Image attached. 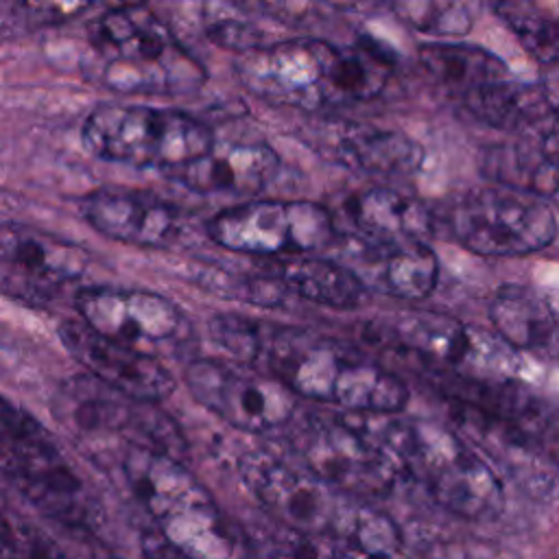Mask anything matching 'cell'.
I'll return each instance as SVG.
<instances>
[{"mask_svg": "<svg viewBox=\"0 0 559 559\" xmlns=\"http://www.w3.org/2000/svg\"><path fill=\"white\" fill-rule=\"evenodd\" d=\"M210 336L236 362L269 373L295 397L371 417L397 415L408 402V386L400 376L336 338L240 314L214 317Z\"/></svg>", "mask_w": 559, "mask_h": 559, "instance_id": "1", "label": "cell"}, {"mask_svg": "<svg viewBox=\"0 0 559 559\" xmlns=\"http://www.w3.org/2000/svg\"><path fill=\"white\" fill-rule=\"evenodd\" d=\"M236 72L251 94L314 111L378 96L393 74V61L371 39L338 46L290 37L240 52Z\"/></svg>", "mask_w": 559, "mask_h": 559, "instance_id": "2", "label": "cell"}, {"mask_svg": "<svg viewBox=\"0 0 559 559\" xmlns=\"http://www.w3.org/2000/svg\"><path fill=\"white\" fill-rule=\"evenodd\" d=\"M397 474L415 480L441 509L467 518H491L502 509L498 474L456 432L424 419L367 421Z\"/></svg>", "mask_w": 559, "mask_h": 559, "instance_id": "3", "label": "cell"}, {"mask_svg": "<svg viewBox=\"0 0 559 559\" xmlns=\"http://www.w3.org/2000/svg\"><path fill=\"white\" fill-rule=\"evenodd\" d=\"M116 465L127 489L170 546L188 559H231L234 537L227 520L179 459L122 445Z\"/></svg>", "mask_w": 559, "mask_h": 559, "instance_id": "4", "label": "cell"}, {"mask_svg": "<svg viewBox=\"0 0 559 559\" xmlns=\"http://www.w3.org/2000/svg\"><path fill=\"white\" fill-rule=\"evenodd\" d=\"M100 79L118 92L188 94L205 68L179 44L168 24L144 4H122L90 24Z\"/></svg>", "mask_w": 559, "mask_h": 559, "instance_id": "5", "label": "cell"}, {"mask_svg": "<svg viewBox=\"0 0 559 559\" xmlns=\"http://www.w3.org/2000/svg\"><path fill=\"white\" fill-rule=\"evenodd\" d=\"M0 474L44 515L92 533L103 507L52 435L24 408L0 395Z\"/></svg>", "mask_w": 559, "mask_h": 559, "instance_id": "6", "label": "cell"}, {"mask_svg": "<svg viewBox=\"0 0 559 559\" xmlns=\"http://www.w3.org/2000/svg\"><path fill=\"white\" fill-rule=\"evenodd\" d=\"M81 140L98 159L168 173L199 159L214 144L210 127L186 111L122 103L94 107Z\"/></svg>", "mask_w": 559, "mask_h": 559, "instance_id": "7", "label": "cell"}, {"mask_svg": "<svg viewBox=\"0 0 559 559\" xmlns=\"http://www.w3.org/2000/svg\"><path fill=\"white\" fill-rule=\"evenodd\" d=\"M448 225L461 247L489 258L542 251L557 234L555 212L542 197L504 186L474 188L459 197Z\"/></svg>", "mask_w": 559, "mask_h": 559, "instance_id": "8", "label": "cell"}, {"mask_svg": "<svg viewBox=\"0 0 559 559\" xmlns=\"http://www.w3.org/2000/svg\"><path fill=\"white\" fill-rule=\"evenodd\" d=\"M295 443L301 465L345 498H382L400 478L393 459L365 419L317 415L306 421Z\"/></svg>", "mask_w": 559, "mask_h": 559, "instance_id": "9", "label": "cell"}, {"mask_svg": "<svg viewBox=\"0 0 559 559\" xmlns=\"http://www.w3.org/2000/svg\"><path fill=\"white\" fill-rule=\"evenodd\" d=\"M391 336L424 367L452 380L515 382L520 360L496 336L437 312H408L400 317Z\"/></svg>", "mask_w": 559, "mask_h": 559, "instance_id": "10", "label": "cell"}, {"mask_svg": "<svg viewBox=\"0 0 559 559\" xmlns=\"http://www.w3.org/2000/svg\"><path fill=\"white\" fill-rule=\"evenodd\" d=\"M207 234L218 247L234 253L293 258L325 247L336 231L332 214L323 205L260 199L214 214Z\"/></svg>", "mask_w": 559, "mask_h": 559, "instance_id": "11", "label": "cell"}, {"mask_svg": "<svg viewBox=\"0 0 559 559\" xmlns=\"http://www.w3.org/2000/svg\"><path fill=\"white\" fill-rule=\"evenodd\" d=\"M183 376L203 408L245 432L277 430L297 406V397L280 380L242 362L197 358Z\"/></svg>", "mask_w": 559, "mask_h": 559, "instance_id": "12", "label": "cell"}, {"mask_svg": "<svg viewBox=\"0 0 559 559\" xmlns=\"http://www.w3.org/2000/svg\"><path fill=\"white\" fill-rule=\"evenodd\" d=\"M238 472L247 489L280 526L323 535L332 533L347 500L332 491L304 465H295L266 450L245 452Z\"/></svg>", "mask_w": 559, "mask_h": 559, "instance_id": "13", "label": "cell"}, {"mask_svg": "<svg viewBox=\"0 0 559 559\" xmlns=\"http://www.w3.org/2000/svg\"><path fill=\"white\" fill-rule=\"evenodd\" d=\"M61 417L74 430L92 437H116L122 445L144 448L181 461L186 452L183 435L177 424L155 404L135 402L105 384L74 380L61 400Z\"/></svg>", "mask_w": 559, "mask_h": 559, "instance_id": "14", "label": "cell"}, {"mask_svg": "<svg viewBox=\"0 0 559 559\" xmlns=\"http://www.w3.org/2000/svg\"><path fill=\"white\" fill-rule=\"evenodd\" d=\"M81 321L100 336L146 352L181 330V312L166 297L148 290L92 286L76 293Z\"/></svg>", "mask_w": 559, "mask_h": 559, "instance_id": "15", "label": "cell"}, {"mask_svg": "<svg viewBox=\"0 0 559 559\" xmlns=\"http://www.w3.org/2000/svg\"><path fill=\"white\" fill-rule=\"evenodd\" d=\"M59 338L68 354L81 362L96 382L124 397L157 404L175 389L170 371L155 356L109 341L83 321H63L59 325Z\"/></svg>", "mask_w": 559, "mask_h": 559, "instance_id": "16", "label": "cell"}, {"mask_svg": "<svg viewBox=\"0 0 559 559\" xmlns=\"http://www.w3.org/2000/svg\"><path fill=\"white\" fill-rule=\"evenodd\" d=\"M81 214L98 234L135 247H170L186 229L183 212L146 190H94L81 199Z\"/></svg>", "mask_w": 559, "mask_h": 559, "instance_id": "17", "label": "cell"}, {"mask_svg": "<svg viewBox=\"0 0 559 559\" xmlns=\"http://www.w3.org/2000/svg\"><path fill=\"white\" fill-rule=\"evenodd\" d=\"M304 142L325 159L362 173L408 175L424 159L421 146L404 133L352 120H321Z\"/></svg>", "mask_w": 559, "mask_h": 559, "instance_id": "18", "label": "cell"}, {"mask_svg": "<svg viewBox=\"0 0 559 559\" xmlns=\"http://www.w3.org/2000/svg\"><path fill=\"white\" fill-rule=\"evenodd\" d=\"M343 240L356 245H404L424 242L432 221L428 207L400 190L367 186L341 199L336 218Z\"/></svg>", "mask_w": 559, "mask_h": 559, "instance_id": "19", "label": "cell"}, {"mask_svg": "<svg viewBox=\"0 0 559 559\" xmlns=\"http://www.w3.org/2000/svg\"><path fill=\"white\" fill-rule=\"evenodd\" d=\"M343 260L365 290L397 299H421L432 293L439 260L424 242L356 245L345 242Z\"/></svg>", "mask_w": 559, "mask_h": 559, "instance_id": "20", "label": "cell"}, {"mask_svg": "<svg viewBox=\"0 0 559 559\" xmlns=\"http://www.w3.org/2000/svg\"><path fill=\"white\" fill-rule=\"evenodd\" d=\"M280 173L277 153L264 142H216L199 159L170 175L199 194L249 197L266 188Z\"/></svg>", "mask_w": 559, "mask_h": 559, "instance_id": "21", "label": "cell"}, {"mask_svg": "<svg viewBox=\"0 0 559 559\" xmlns=\"http://www.w3.org/2000/svg\"><path fill=\"white\" fill-rule=\"evenodd\" d=\"M0 264L35 290L52 293L79 280L90 258L74 242L35 227L7 223L0 225Z\"/></svg>", "mask_w": 559, "mask_h": 559, "instance_id": "22", "label": "cell"}, {"mask_svg": "<svg viewBox=\"0 0 559 559\" xmlns=\"http://www.w3.org/2000/svg\"><path fill=\"white\" fill-rule=\"evenodd\" d=\"M472 118L502 131L533 135L555 129V90L513 76L489 83L461 100Z\"/></svg>", "mask_w": 559, "mask_h": 559, "instance_id": "23", "label": "cell"}, {"mask_svg": "<svg viewBox=\"0 0 559 559\" xmlns=\"http://www.w3.org/2000/svg\"><path fill=\"white\" fill-rule=\"evenodd\" d=\"M489 321L496 330V338L513 352H555V310L528 286H502L489 301Z\"/></svg>", "mask_w": 559, "mask_h": 559, "instance_id": "24", "label": "cell"}, {"mask_svg": "<svg viewBox=\"0 0 559 559\" xmlns=\"http://www.w3.org/2000/svg\"><path fill=\"white\" fill-rule=\"evenodd\" d=\"M485 173L496 186L542 199L552 197L557 190V129L491 146L485 155Z\"/></svg>", "mask_w": 559, "mask_h": 559, "instance_id": "25", "label": "cell"}, {"mask_svg": "<svg viewBox=\"0 0 559 559\" xmlns=\"http://www.w3.org/2000/svg\"><path fill=\"white\" fill-rule=\"evenodd\" d=\"M417 61L432 85L450 96H456L459 100L489 83L511 76L509 66L500 57L467 44H421L417 50Z\"/></svg>", "mask_w": 559, "mask_h": 559, "instance_id": "26", "label": "cell"}, {"mask_svg": "<svg viewBox=\"0 0 559 559\" xmlns=\"http://www.w3.org/2000/svg\"><path fill=\"white\" fill-rule=\"evenodd\" d=\"M266 273L280 282L288 295H297L325 308H358L367 295L356 275L334 260L288 258L269 264Z\"/></svg>", "mask_w": 559, "mask_h": 559, "instance_id": "27", "label": "cell"}, {"mask_svg": "<svg viewBox=\"0 0 559 559\" xmlns=\"http://www.w3.org/2000/svg\"><path fill=\"white\" fill-rule=\"evenodd\" d=\"M330 535L345 542L356 559H408L397 524L382 511L352 498Z\"/></svg>", "mask_w": 559, "mask_h": 559, "instance_id": "28", "label": "cell"}, {"mask_svg": "<svg viewBox=\"0 0 559 559\" xmlns=\"http://www.w3.org/2000/svg\"><path fill=\"white\" fill-rule=\"evenodd\" d=\"M493 11L518 35L522 46L539 61L555 63L559 55V24L531 2H502Z\"/></svg>", "mask_w": 559, "mask_h": 559, "instance_id": "29", "label": "cell"}, {"mask_svg": "<svg viewBox=\"0 0 559 559\" xmlns=\"http://www.w3.org/2000/svg\"><path fill=\"white\" fill-rule=\"evenodd\" d=\"M258 550L264 559H356L347 544L336 535H312L284 526L260 533Z\"/></svg>", "mask_w": 559, "mask_h": 559, "instance_id": "30", "label": "cell"}, {"mask_svg": "<svg viewBox=\"0 0 559 559\" xmlns=\"http://www.w3.org/2000/svg\"><path fill=\"white\" fill-rule=\"evenodd\" d=\"M391 9L408 26L428 35H465L474 24V7L465 2H400Z\"/></svg>", "mask_w": 559, "mask_h": 559, "instance_id": "31", "label": "cell"}, {"mask_svg": "<svg viewBox=\"0 0 559 559\" xmlns=\"http://www.w3.org/2000/svg\"><path fill=\"white\" fill-rule=\"evenodd\" d=\"M0 559H72L28 520L0 509Z\"/></svg>", "mask_w": 559, "mask_h": 559, "instance_id": "32", "label": "cell"}, {"mask_svg": "<svg viewBox=\"0 0 559 559\" xmlns=\"http://www.w3.org/2000/svg\"><path fill=\"white\" fill-rule=\"evenodd\" d=\"M90 4H81V2H37V4H22V9L26 13H31V17H37L41 22H59V20H68L81 11H85Z\"/></svg>", "mask_w": 559, "mask_h": 559, "instance_id": "33", "label": "cell"}, {"mask_svg": "<svg viewBox=\"0 0 559 559\" xmlns=\"http://www.w3.org/2000/svg\"><path fill=\"white\" fill-rule=\"evenodd\" d=\"M140 544L144 559H188L175 546H170L157 531H146Z\"/></svg>", "mask_w": 559, "mask_h": 559, "instance_id": "34", "label": "cell"}]
</instances>
